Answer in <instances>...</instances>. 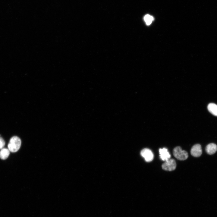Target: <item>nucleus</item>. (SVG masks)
Instances as JSON below:
<instances>
[{
  "label": "nucleus",
  "instance_id": "nucleus-1",
  "mask_svg": "<svg viewBox=\"0 0 217 217\" xmlns=\"http://www.w3.org/2000/svg\"><path fill=\"white\" fill-rule=\"evenodd\" d=\"M21 144L20 139L17 136H13L11 138L8 144V149L12 152H16L20 148Z\"/></svg>",
  "mask_w": 217,
  "mask_h": 217
},
{
  "label": "nucleus",
  "instance_id": "nucleus-2",
  "mask_svg": "<svg viewBox=\"0 0 217 217\" xmlns=\"http://www.w3.org/2000/svg\"><path fill=\"white\" fill-rule=\"evenodd\" d=\"M173 154L177 159L180 160H184L188 157L187 153L185 150H182L180 146H177L173 150Z\"/></svg>",
  "mask_w": 217,
  "mask_h": 217
},
{
  "label": "nucleus",
  "instance_id": "nucleus-3",
  "mask_svg": "<svg viewBox=\"0 0 217 217\" xmlns=\"http://www.w3.org/2000/svg\"><path fill=\"white\" fill-rule=\"evenodd\" d=\"M162 168L165 171H172L175 169L176 164L175 160L173 159H169L166 161L162 165Z\"/></svg>",
  "mask_w": 217,
  "mask_h": 217
},
{
  "label": "nucleus",
  "instance_id": "nucleus-4",
  "mask_svg": "<svg viewBox=\"0 0 217 217\" xmlns=\"http://www.w3.org/2000/svg\"><path fill=\"white\" fill-rule=\"evenodd\" d=\"M140 154L147 162H150L153 160L154 155L152 151L148 148H144L141 151Z\"/></svg>",
  "mask_w": 217,
  "mask_h": 217
},
{
  "label": "nucleus",
  "instance_id": "nucleus-5",
  "mask_svg": "<svg viewBox=\"0 0 217 217\" xmlns=\"http://www.w3.org/2000/svg\"><path fill=\"white\" fill-rule=\"evenodd\" d=\"M190 153L191 155L195 157L200 156L202 154V149L200 144H197L193 145L192 147Z\"/></svg>",
  "mask_w": 217,
  "mask_h": 217
},
{
  "label": "nucleus",
  "instance_id": "nucleus-6",
  "mask_svg": "<svg viewBox=\"0 0 217 217\" xmlns=\"http://www.w3.org/2000/svg\"><path fill=\"white\" fill-rule=\"evenodd\" d=\"M159 153L161 159L163 161H166L170 159L171 155L168 151V149L165 148L159 149Z\"/></svg>",
  "mask_w": 217,
  "mask_h": 217
},
{
  "label": "nucleus",
  "instance_id": "nucleus-7",
  "mask_svg": "<svg viewBox=\"0 0 217 217\" xmlns=\"http://www.w3.org/2000/svg\"><path fill=\"white\" fill-rule=\"evenodd\" d=\"M205 150L208 154L209 155L213 154L217 150V146L214 143H210L206 146Z\"/></svg>",
  "mask_w": 217,
  "mask_h": 217
},
{
  "label": "nucleus",
  "instance_id": "nucleus-8",
  "mask_svg": "<svg viewBox=\"0 0 217 217\" xmlns=\"http://www.w3.org/2000/svg\"><path fill=\"white\" fill-rule=\"evenodd\" d=\"M209 112L213 115L217 116V105L214 103H210L207 106Z\"/></svg>",
  "mask_w": 217,
  "mask_h": 217
},
{
  "label": "nucleus",
  "instance_id": "nucleus-9",
  "mask_svg": "<svg viewBox=\"0 0 217 217\" xmlns=\"http://www.w3.org/2000/svg\"><path fill=\"white\" fill-rule=\"evenodd\" d=\"M10 151L8 149L2 148L0 151V158L2 159H5L10 154Z\"/></svg>",
  "mask_w": 217,
  "mask_h": 217
},
{
  "label": "nucleus",
  "instance_id": "nucleus-10",
  "mask_svg": "<svg viewBox=\"0 0 217 217\" xmlns=\"http://www.w3.org/2000/svg\"><path fill=\"white\" fill-rule=\"evenodd\" d=\"M144 20L147 25H150L154 20L153 17L148 14L146 15L144 17Z\"/></svg>",
  "mask_w": 217,
  "mask_h": 217
},
{
  "label": "nucleus",
  "instance_id": "nucleus-11",
  "mask_svg": "<svg viewBox=\"0 0 217 217\" xmlns=\"http://www.w3.org/2000/svg\"><path fill=\"white\" fill-rule=\"evenodd\" d=\"M5 144L4 139L0 137V149H2L4 146Z\"/></svg>",
  "mask_w": 217,
  "mask_h": 217
}]
</instances>
